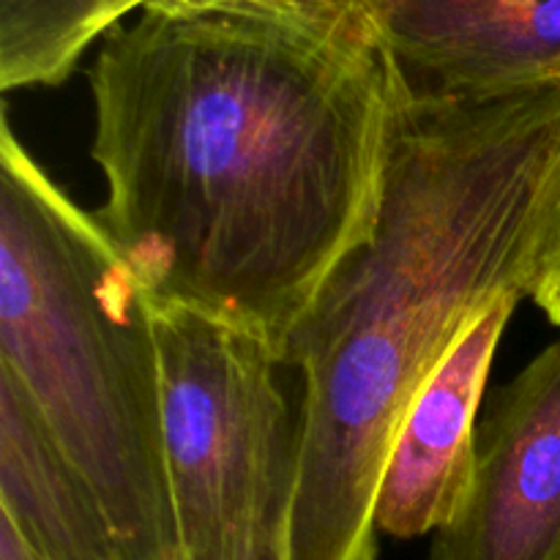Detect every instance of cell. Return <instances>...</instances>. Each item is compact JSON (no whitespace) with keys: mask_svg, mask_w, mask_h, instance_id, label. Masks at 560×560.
<instances>
[{"mask_svg":"<svg viewBox=\"0 0 560 560\" xmlns=\"http://www.w3.org/2000/svg\"><path fill=\"white\" fill-rule=\"evenodd\" d=\"M520 301L506 295L476 317L410 402L377 485V530L397 539L435 534L463 506L487 375Z\"/></svg>","mask_w":560,"mask_h":560,"instance_id":"52a82bcc","label":"cell"},{"mask_svg":"<svg viewBox=\"0 0 560 560\" xmlns=\"http://www.w3.org/2000/svg\"><path fill=\"white\" fill-rule=\"evenodd\" d=\"M0 517L42 560H126L113 517L0 366Z\"/></svg>","mask_w":560,"mask_h":560,"instance_id":"ba28073f","label":"cell"},{"mask_svg":"<svg viewBox=\"0 0 560 560\" xmlns=\"http://www.w3.org/2000/svg\"><path fill=\"white\" fill-rule=\"evenodd\" d=\"M0 366L85 474L126 560H180L153 295L0 120Z\"/></svg>","mask_w":560,"mask_h":560,"instance_id":"3957f363","label":"cell"},{"mask_svg":"<svg viewBox=\"0 0 560 560\" xmlns=\"http://www.w3.org/2000/svg\"><path fill=\"white\" fill-rule=\"evenodd\" d=\"M430 560H560V339L479 421L474 481Z\"/></svg>","mask_w":560,"mask_h":560,"instance_id":"5b68a950","label":"cell"},{"mask_svg":"<svg viewBox=\"0 0 560 560\" xmlns=\"http://www.w3.org/2000/svg\"><path fill=\"white\" fill-rule=\"evenodd\" d=\"M405 91L366 0H151L91 66L93 217L153 299L282 364L375 230Z\"/></svg>","mask_w":560,"mask_h":560,"instance_id":"6da1fadb","label":"cell"},{"mask_svg":"<svg viewBox=\"0 0 560 560\" xmlns=\"http://www.w3.org/2000/svg\"><path fill=\"white\" fill-rule=\"evenodd\" d=\"M416 93L492 98L560 82V0H366Z\"/></svg>","mask_w":560,"mask_h":560,"instance_id":"8992f818","label":"cell"},{"mask_svg":"<svg viewBox=\"0 0 560 560\" xmlns=\"http://www.w3.org/2000/svg\"><path fill=\"white\" fill-rule=\"evenodd\" d=\"M0 560H42L3 517H0Z\"/></svg>","mask_w":560,"mask_h":560,"instance_id":"8fae6325","label":"cell"},{"mask_svg":"<svg viewBox=\"0 0 560 560\" xmlns=\"http://www.w3.org/2000/svg\"><path fill=\"white\" fill-rule=\"evenodd\" d=\"M530 299L556 326H560V195L552 206L550 222H547L539 271H536Z\"/></svg>","mask_w":560,"mask_h":560,"instance_id":"30bf717a","label":"cell"},{"mask_svg":"<svg viewBox=\"0 0 560 560\" xmlns=\"http://www.w3.org/2000/svg\"><path fill=\"white\" fill-rule=\"evenodd\" d=\"M164 454L180 560H293L299 416L277 355L244 331L153 299Z\"/></svg>","mask_w":560,"mask_h":560,"instance_id":"277c9868","label":"cell"},{"mask_svg":"<svg viewBox=\"0 0 560 560\" xmlns=\"http://www.w3.org/2000/svg\"><path fill=\"white\" fill-rule=\"evenodd\" d=\"M151 0H0V88L60 85L93 42Z\"/></svg>","mask_w":560,"mask_h":560,"instance_id":"9c48e42d","label":"cell"},{"mask_svg":"<svg viewBox=\"0 0 560 560\" xmlns=\"http://www.w3.org/2000/svg\"><path fill=\"white\" fill-rule=\"evenodd\" d=\"M558 195L560 82L492 98L408 85L375 230L282 353L304 377L293 560H377L399 424L476 317L530 295Z\"/></svg>","mask_w":560,"mask_h":560,"instance_id":"7a4b0ae2","label":"cell"}]
</instances>
